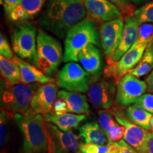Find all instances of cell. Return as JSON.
Listing matches in <instances>:
<instances>
[{"mask_svg":"<svg viewBox=\"0 0 153 153\" xmlns=\"http://www.w3.org/2000/svg\"><path fill=\"white\" fill-rule=\"evenodd\" d=\"M83 0H47L38 25L60 39L65 38L73 26L87 18Z\"/></svg>","mask_w":153,"mask_h":153,"instance_id":"1","label":"cell"},{"mask_svg":"<svg viewBox=\"0 0 153 153\" xmlns=\"http://www.w3.org/2000/svg\"><path fill=\"white\" fill-rule=\"evenodd\" d=\"M14 120L23 136V153H48V137L43 115L30 110L16 114Z\"/></svg>","mask_w":153,"mask_h":153,"instance_id":"2","label":"cell"},{"mask_svg":"<svg viewBox=\"0 0 153 153\" xmlns=\"http://www.w3.org/2000/svg\"><path fill=\"white\" fill-rule=\"evenodd\" d=\"M89 44L99 46V30L96 23L86 18L73 26L67 33L65 40L63 61L78 62L79 53Z\"/></svg>","mask_w":153,"mask_h":153,"instance_id":"3","label":"cell"},{"mask_svg":"<svg viewBox=\"0 0 153 153\" xmlns=\"http://www.w3.org/2000/svg\"><path fill=\"white\" fill-rule=\"evenodd\" d=\"M39 87L38 83L9 85L4 80L1 85V108L13 118L16 114H26L30 110V102Z\"/></svg>","mask_w":153,"mask_h":153,"instance_id":"4","label":"cell"},{"mask_svg":"<svg viewBox=\"0 0 153 153\" xmlns=\"http://www.w3.org/2000/svg\"><path fill=\"white\" fill-rule=\"evenodd\" d=\"M64 58L60 41L42 28L38 30L36 51V67L46 75L56 73Z\"/></svg>","mask_w":153,"mask_h":153,"instance_id":"5","label":"cell"},{"mask_svg":"<svg viewBox=\"0 0 153 153\" xmlns=\"http://www.w3.org/2000/svg\"><path fill=\"white\" fill-rule=\"evenodd\" d=\"M37 28L32 23H19L11 32L13 51L19 58L36 65Z\"/></svg>","mask_w":153,"mask_h":153,"instance_id":"6","label":"cell"},{"mask_svg":"<svg viewBox=\"0 0 153 153\" xmlns=\"http://www.w3.org/2000/svg\"><path fill=\"white\" fill-rule=\"evenodd\" d=\"M91 79L84 68L75 62H68L57 74L56 85L64 90L86 93L89 91Z\"/></svg>","mask_w":153,"mask_h":153,"instance_id":"7","label":"cell"},{"mask_svg":"<svg viewBox=\"0 0 153 153\" xmlns=\"http://www.w3.org/2000/svg\"><path fill=\"white\" fill-rule=\"evenodd\" d=\"M148 44V43L136 41L118 62L107 65L104 70L105 75L118 82L122 76L128 73L137 65L142 59Z\"/></svg>","mask_w":153,"mask_h":153,"instance_id":"8","label":"cell"},{"mask_svg":"<svg viewBox=\"0 0 153 153\" xmlns=\"http://www.w3.org/2000/svg\"><path fill=\"white\" fill-rule=\"evenodd\" d=\"M48 153H76L79 150V136L72 131L64 132L54 124L46 122Z\"/></svg>","mask_w":153,"mask_h":153,"instance_id":"9","label":"cell"},{"mask_svg":"<svg viewBox=\"0 0 153 153\" xmlns=\"http://www.w3.org/2000/svg\"><path fill=\"white\" fill-rule=\"evenodd\" d=\"M147 89L146 82L128 72L117 82L116 100L120 106H129L135 104Z\"/></svg>","mask_w":153,"mask_h":153,"instance_id":"10","label":"cell"},{"mask_svg":"<svg viewBox=\"0 0 153 153\" xmlns=\"http://www.w3.org/2000/svg\"><path fill=\"white\" fill-rule=\"evenodd\" d=\"M116 91L114 79H101L91 84L88 91V98L97 109L109 110L114 106Z\"/></svg>","mask_w":153,"mask_h":153,"instance_id":"11","label":"cell"},{"mask_svg":"<svg viewBox=\"0 0 153 153\" xmlns=\"http://www.w3.org/2000/svg\"><path fill=\"white\" fill-rule=\"evenodd\" d=\"M123 26L124 22L122 17L105 22L101 25L99 28L100 43L106 55L107 62L111 60L113 55L117 49Z\"/></svg>","mask_w":153,"mask_h":153,"instance_id":"12","label":"cell"},{"mask_svg":"<svg viewBox=\"0 0 153 153\" xmlns=\"http://www.w3.org/2000/svg\"><path fill=\"white\" fill-rule=\"evenodd\" d=\"M118 123L125 128L124 140L137 150L138 153H145V147L150 132L133 123L124 113L115 109L112 111Z\"/></svg>","mask_w":153,"mask_h":153,"instance_id":"13","label":"cell"},{"mask_svg":"<svg viewBox=\"0 0 153 153\" xmlns=\"http://www.w3.org/2000/svg\"><path fill=\"white\" fill-rule=\"evenodd\" d=\"M87 18L94 23L110 22L120 18V9L107 0H83Z\"/></svg>","mask_w":153,"mask_h":153,"instance_id":"14","label":"cell"},{"mask_svg":"<svg viewBox=\"0 0 153 153\" xmlns=\"http://www.w3.org/2000/svg\"><path fill=\"white\" fill-rule=\"evenodd\" d=\"M57 87L55 82L40 86L30 102V110L43 116L51 114L57 97Z\"/></svg>","mask_w":153,"mask_h":153,"instance_id":"15","label":"cell"},{"mask_svg":"<svg viewBox=\"0 0 153 153\" xmlns=\"http://www.w3.org/2000/svg\"><path fill=\"white\" fill-rule=\"evenodd\" d=\"M139 24L134 16H127L124 22V26L122 31L120 43L111 60L107 65L118 62L121 57L136 43L138 38Z\"/></svg>","mask_w":153,"mask_h":153,"instance_id":"16","label":"cell"},{"mask_svg":"<svg viewBox=\"0 0 153 153\" xmlns=\"http://www.w3.org/2000/svg\"><path fill=\"white\" fill-rule=\"evenodd\" d=\"M78 62L90 77L91 82L96 81L101 75L103 70V58L98 46L89 44L79 54Z\"/></svg>","mask_w":153,"mask_h":153,"instance_id":"17","label":"cell"},{"mask_svg":"<svg viewBox=\"0 0 153 153\" xmlns=\"http://www.w3.org/2000/svg\"><path fill=\"white\" fill-rule=\"evenodd\" d=\"M46 1L47 0H21L17 8L7 17L11 22H27L41 14Z\"/></svg>","mask_w":153,"mask_h":153,"instance_id":"18","label":"cell"},{"mask_svg":"<svg viewBox=\"0 0 153 153\" xmlns=\"http://www.w3.org/2000/svg\"><path fill=\"white\" fill-rule=\"evenodd\" d=\"M98 116L99 126L106 134L108 143L121 140L125 134V128L118 123L112 112L108 110H99Z\"/></svg>","mask_w":153,"mask_h":153,"instance_id":"19","label":"cell"},{"mask_svg":"<svg viewBox=\"0 0 153 153\" xmlns=\"http://www.w3.org/2000/svg\"><path fill=\"white\" fill-rule=\"evenodd\" d=\"M12 60L19 66L21 71V83L44 84L55 82V79L45 74L34 65L23 60L16 55Z\"/></svg>","mask_w":153,"mask_h":153,"instance_id":"20","label":"cell"},{"mask_svg":"<svg viewBox=\"0 0 153 153\" xmlns=\"http://www.w3.org/2000/svg\"><path fill=\"white\" fill-rule=\"evenodd\" d=\"M57 97L65 101L68 108V113L77 114H87L90 111V106L85 94L78 92H72L60 90L57 93Z\"/></svg>","mask_w":153,"mask_h":153,"instance_id":"21","label":"cell"},{"mask_svg":"<svg viewBox=\"0 0 153 153\" xmlns=\"http://www.w3.org/2000/svg\"><path fill=\"white\" fill-rule=\"evenodd\" d=\"M44 118L45 121L54 124L61 131L68 132L74 128H76L80 123L86 119L87 116L85 114L66 113L62 115L48 114L44 116Z\"/></svg>","mask_w":153,"mask_h":153,"instance_id":"22","label":"cell"},{"mask_svg":"<svg viewBox=\"0 0 153 153\" xmlns=\"http://www.w3.org/2000/svg\"><path fill=\"white\" fill-rule=\"evenodd\" d=\"M79 136L87 144L104 145L108 144L106 134L97 123H87L79 128Z\"/></svg>","mask_w":153,"mask_h":153,"instance_id":"23","label":"cell"},{"mask_svg":"<svg viewBox=\"0 0 153 153\" xmlns=\"http://www.w3.org/2000/svg\"><path fill=\"white\" fill-rule=\"evenodd\" d=\"M0 70L6 83L16 85L21 83V71L19 66L12 59L0 56Z\"/></svg>","mask_w":153,"mask_h":153,"instance_id":"24","label":"cell"},{"mask_svg":"<svg viewBox=\"0 0 153 153\" xmlns=\"http://www.w3.org/2000/svg\"><path fill=\"white\" fill-rule=\"evenodd\" d=\"M126 115L133 123L145 130H151L150 121L153 116L151 113L133 104L126 108Z\"/></svg>","mask_w":153,"mask_h":153,"instance_id":"25","label":"cell"},{"mask_svg":"<svg viewBox=\"0 0 153 153\" xmlns=\"http://www.w3.org/2000/svg\"><path fill=\"white\" fill-rule=\"evenodd\" d=\"M153 70V38L148 44L145 49L144 54L143 55L142 59L137 64V65L129 72L133 75L137 77L142 76L148 74L150 71Z\"/></svg>","mask_w":153,"mask_h":153,"instance_id":"26","label":"cell"},{"mask_svg":"<svg viewBox=\"0 0 153 153\" xmlns=\"http://www.w3.org/2000/svg\"><path fill=\"white\" fill-rule=\"evenodd\" d=\"M11 119H14L12 116L8 113L1 108L0 112V146L1 153H6V148H7L10 139Z\"/></svg>","mask_w":153,"mask_h":153,"instance_id":"27","label":"cell"},{"mask_svg":"<svg viewBox=\"0 0 153 153\" xmlns=\"http://www.w3.org/2000/svg\"><path fill=\"white\" fill-rule=\"evenodd\" d=\"M133 16L139 25L153 23V0L135 9Z\"/></svg>","mask_w":153,"mask_h":153,"instance_id":"28","label":"cell"},{"mask_svg":"<svg viewBox=\"0 0 153 153\" xmlns=\"http://www.w3.org/2000/svg\"><path fill=\"white\" fill-rule=\"evenodd\" d=\"M109 153H138L124 140L119 142L110 143Z\"/></svg>","mask_w":153,"mask_h":153,"instance_id":"29","label":"cell"},{"mask_svg":"<svg viewBox=\"0 0 153 153\" xmlns=\"http://www.w3.org/2000/svg\"><path fill=\"white\" fill-rule=\"evenodd\" d=\"M110 1L113 4L117 7L122 14H126L127 16H133L135 8H134L133 3L130 0H107Z\"/></svg>","mask_w":153,"mask_h":153,"instance_id":"30","label":"cell"},{"mask_svg":"<svg viewBox=\"0 0 153 153\" xmlns=\"http://www.w3.org/2000/svg\"><path fill=\"white\" fill-rule=\"evenodd\" d=\"M79 150L85 153H109L110 143L104 145L81 143Z\"/></svg>","mask_w":153,"mask_h":153,"instance_id":"31","label":"cell"},{"mask_svg":"<svg viewBox=\"0 0 153 153\" xmlns=\"http://www.w3.org/2000/svg\"><path fill=\"white\" fill-rule=\"evenodd\" d=\"M153 36V25L145 23L139 27L137 41L140 43H149Z\"/></svg>","mask_w":153,"mask_h":153,"instance_id":"32","label":"cell"},{"mask_svg":"<svg viewBox=\"0 0 153 153\" xmlns=\"http://www.w3.org/2000/svg\"><path fill=\"white\" fill-rule=\"evenodd\" d=\"M134 104L151 114H153V94H144L135 101Z\"/></svg>","mask_w":153,"mask_h":153,"instance_id":"33","label":"cell"},{"mask_svg":"<svg viewBox=\"0 0 153 153\" xmlns=\"http://www.w3.org/2000/svg\"><path fill=\"white\" fill-rule=\"evenodd\" d=\"M0 54L8 59H12L14 56L13 49H11L7 37L2 33L0 35Z\"/></svg>","mask_w":153,"mask_h":153,"instance_id":"34","label":"cell"},{"mask_svg":"<svg viewBox=\"0 0 153 153\" xmlns=\"http://www.w3.org/2000/svg\"><path fill=\"white\" fill-rule=\"evenodd\" d=\"M68 113V108L67 104L64 100L62 99L58 98L55 100L54 105L53 107V111L51 114L55 115H62Z\"/></svg>","mask_w":153,"mask_h":153,"instance_id":"35","label":"cell"},{"mask_svg":"<svg viewBox=\"0 0 153 153\" xmlns=\"http://www.w3.org/2000/svg\"><path fill=\"white\" fill-rule=\"evenodd\" d=\"M3 2L5 14L9 16L17 8L21 2V0H1Z\"/></svg>","mask_w":153,"mask_h":153,"instance_id":"36","label":"cell"},{"mask_svg":"<svg viewBox=\"0 0 153 153\" xmlns=\"http://www.w3.org/2000/svg\"><path fill=\"white\" fill-rule=\"evenodd\" d=\"M145 153H153V131L148 134L145 147Z\"/></svg>","mask_w":153,"mask_h":153,"instance_id":"37","label":"cell"},{"mask_svg":"<svg viewBox=\"0 0 153 153\" xmlns=\"http://www.w3.org/2000/svg\"><path fill=\"white\" fill-rule=\"evenodd\" d=\"M146 83L148 85V91L153 94V70L151 72V73L146 79Z\"/></svg>","mask_w":153,"mask_h":153,"instance_id":"38","label":"cell"},{"mask_svg":"<svg viewBox=\"0 0 153 153\" xmlns=\"http://www.w3.org/2000/svg\"><path fill=\"white\" fill-rule=\"evenodd\" d=\"M133 4H140L144 2L146 0H130Z\"/></svg>","mask_w":153,"mask_h":153,"instance_id":"39","label":"cell"},{"mask_svg":"<svg viewBox=\"0 0 153 153\" xmlns=\"http://www.w3.org/2000/svg\"><path fill=\"white\" fill-rule=\"evenodd\" d=\"M150 126H151V130L153 131V116H152V119H151V121H150Z\"/></svg>","mask_w":153,"mask_h":153,"instance_id":"40","label":"cell"},{"mask_svg":"<svg viewBox=\"0 0 153 153\" xmlns=\"http://www.w3.org/2000/svg\"><path fill=\"white\" fill-rule=\"evenodd\" d=\"M76 153H85V152H82V151H81V150H79V151H77V152H76Z\"/></svg>","mask_w":153,"mask_h":153,"instance_id":"41","label":"cell"},{"mask_svg":"<svg viewBox=\"0 0 153 153\" xmlns=\"http://www.w3.org/2000/svg\"><path fill=\"white\" fill-rule=\"evenodd\" d=\"M152 37H153V36H152Z\"/></svg>","mask_w":153,"mask_h":153,"instance_id":"42","label":"cell"},{"mask_svg":"<svg viewBox=\"0 0 153 153\" xmlns=\"http://www.w3.org/2000/svg\"><path fill=\"white\" fill-rule=\"evenodd\" d=\"M152 38H153V37H152Z\"/></svg>","mask_w":153,"mask_h":153,"instance_id":"43","label":"cell"}]
</instances>
